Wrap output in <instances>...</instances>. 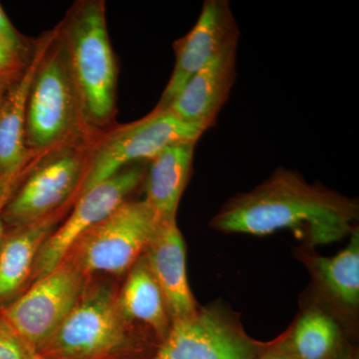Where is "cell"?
<instances>
[{
	"mask_svg": "<svg viewBox=\"0 0 359 359\" xmlns=\"http://www.w3.org/2000/svg\"><path fill=\"white\" fill-rule=\"evenodd\" d=\"M358 215L355 201L282 168L254 190L229 201L211 226L254 236L289 230L309 245H328L351 235Z\"/></svg>",
	"mask_w": 359,
	"mask_h": 359,
	"instance_id": "obj_1",
	"label": "cell"
},
{
	"mask_svg": "<svg viewBox=\"0 0 359 359\" xmlns=\"http://www.w3.org/2000/svg\"><path fill=\"white\" fill-rule=\"evenodd\" d=\"M77 104L66 51L57 45L47 52L30 88L26 112L28 149L43 151L60 143L74 124Z\"/></svg>",
	"mask_w": 359,
	"mask_h": 359,
	"instance_id": "obj_7",
	"label": "cell"
},
{
	"mask_svg": "<svg viewBox=\"0 0 359 359\" xmlns=\"http://www.w3.org/2000/svg\"><path fill=\"white\" fill-rule=\"evenodd\" d=\"M4 231H6V229H4V221L2 219L1 210H0V245H1L2 240L4 238Z\"/></svg>",
	"mask_w": 359,
	"mask_h": 359,
	"instance_id": "obj_26",
	"label": "cell"
},
{
	"mask_svg": "<svg viewBox=\"0 0 359 359\" xmlns=\"http://www.w3.org/2000/svg\"><path fill=\"white\" fill-rule=\"evenodd\" d=\"M237 22L226 0H207L197 22L175 43L176 63L158 109H164L198 71L231 45L238 44Z\"/></svg>",
	"mask_w": 359,
	"mask_h": 359,
	"instance_id": "obj_11",
	"label": "cell"
},
{
	"mask_svg": "<svg viewBox=\"0 0 359 359\" xmlns=\"http://www.w3.org/2000/svg\"><path fill=\"white\" fill-rule=\"evenodd\" d=\"M0 210H1V209H0Z\"/></svg>",
	"mask_w": 359,
	"mask_h": 359,
	"instance_id": "obj_28",
	"label": "cell"
},
{
	"mask_svg": "<svg viewBox=\"0 0 359 359\" xmlns=\"http://www.w3.org/2000/svg\"><path fill=\"white\" fill-rule=\"evenodd\" d=\"M14 179H15V177L0 174V209H1L2 205L6 203L7 197H8L9 191H11Z\"/></svg>",
	"mask_w": 359,
	"mask_h": 359,
	"instance_id": "obj_24",
	"label": "cell"
},
{
	"mask_svg": "<svg viewBox=\"0 0 359 359\" xmlns=\"http://www.w3.org/2000/svg\"><path fill=\"white\" fill-rule=\"evenodd\" d=\"M256 359H297L290 348L287 334L271 341Z\"/></svg>",
	"mask_w": 359,
	"mask_h": 359,
	"instance_id": "obj_22",
	"label": "cell"
},
{
	"mask_svg": "<svg viewBox=\"0 0 359 359\" xmlns=\"http://www.w3.org/2000/svg\"><path fill=\"white\" fill-rule=\"evenodd\" d=\"M204 132L180 119L170 108H155L151 114L120 129L96 149L85 173L81 194L130 165L152 160L171 144L197 142Z\"/></svg>",
	"mask_w": 359,
	"mask_h": 359,
	"instance_id": "obj_5",
	"label": "cell"
},
{
	"mask_svg": "<svg viewBox=\"0 0 359 359\" xmlns=\"http://www.w3.org/2000/svg\"><path fill=\"white\" fill-rule=\"evenodd\" d=\"M271 342L250 339L215 309L175 321L151 359H256Z\"/></svg>",
	"mask_w": 359,
	"mask_h": 359,
	"instance_id": "obj_9",
	"label": "cell"
},
{
	"mask_svg": "<svg viewBox=\"0 0 359 359\" xmlns=\"http://www.w3.org/2000/svg\"><path fill=\"white\" fill-rule=\"evenodd\" d=\"M127 323L118 297L109 289H84L37 353L46 359H151L154 354Z\"/></svg>",
	"mask_w": 359,
	"mask_h": 359,
	"instance_id": "obj_2",
	"label": "cell"
},
{
	"mask_svg": "<svg viewBox=\"0 0 359 359\" xmlns=\"http://www.w3.org/2000/svg\"><path fill=\"white\" fill-rule=\"evenodd\" d=\"M21 58L20 52L14 50L0 40V77L15 76L20 72Z\"/></svg>",
	"mask_w": 359,
	"mask_h": 359,
	"instance_id": "obj_21",
	"label": "cell"
},
{
	"mask_svg": "<svg viewBox=\"0 0 359 359\" xmlns=\"http://www.w3.org/2000/svg\"><path fill=\"white\" fill-rule=\"evenodd\" d=\"M118 302L127 320L146 323L161 342L167 337L171 327L166 302L143 256L132 266Z\"/></svg>",
	"mask_w": 359,
	"mask_h": 359,
	"instance_id": "obj_17",
	"label": "cell"
},
{
	"mask_svg": "<svg viewBox=\"0 0 359 359\" xmlns=\"http://www.w3.org/2000/svg\"><path fill=\"white\" fill-rule=\"evenodd\" d=\"M85 276L63 261L49 275L33 283L25 294L0 311L2 318L22 340L30 353H37L79 299Z\"/></svg>",
	"mask_w": 359,
	"mask_h": 359,
	"instance_id": "obj_6",
	"label": "cell"
},
{
	"mask_svg": "<svg viewBox=\"0 0 359 359\" xmlns=\"http://www.w3.org/2000/svg\"><path fill=\"white\" fill-rule=\"evenodd\" d=\"M55 39L56 35H50L40 42L29 65L0 99V174L15 177L29 158L26 144L28 96L40 63Z\"/></svg>",
	"mask_w": 359,
	"mask_h": 359,
	"instance_id": "obj_14",
	"label": "cell"
},
{
	"mask_svg": "<svg viewBox=\"0 0 359 359\" xmlns=\"http://www.w3.org/2000/svg\"><path fill=\"white\" fill-rule=\"evenodd\" d=\"M145 179V170L133 164L81 194L67 219L45 241L33 264L32 283L52 273L85 233L128 201L130 194Z\"/></svg>",
	"mask_w": 359,
	"mask_h": 359,
	"instance_id": "obj_8",
	"label": "cell"
},
{
	"mask_svg": "<svg viewBox=\"0 0 359 359\" xmlns=\"http://www.w3.org/2000/svg\"><path fill=\"white\" fill-rule=\"evenodd\" d=\"M143 257L159 285L172 321L190 318L197 311L186 269V247L176 219L162 222Z\"/></svg>",
	"mask_w": 359,
	"mask_h": 359,
	"instance_id": "obj_13",
	"label": "cell"
},
{
	"mask_svg": "<svg viewBox=\"0 0 359 359\" xmlns=\"http://www.w3.org/2000/svg\"><path fill=\"white\" fill-rule=\"evenodd\" d=\"M87 167L82 149L55 151L35 168L7 205L2 219L20 228L49 216L72 195Z\"/></svg>",
	"mask_w": 359,
	"mask_h": 359,
	"instance_id": "obj_10",
	"label": "cell"
},
{
	"mask_svg": "<svg viewBox=\"0 0 359 359\" xmlns=\"http://www.w3.org/2000/svg\"><path fill=\"white\" fill-rule=\"evenodd\" d=\"M0 40L21 54L23 48L22 40L7 18L1 6H0Z\"/></svg>",
	"mask_w": 359,
	"mask_h": 359,
	"instance_id": "obj_23",
	"label": "cell"
},
{
	"mask_svg": "<svg viewBox=\"0 0 359 359\" xmlns=\"http://www.w3.org/2000/svg\"><path fill=\"white\" fill-rule=\"evenodd\" d=\"M54 212L4 236L0 245V304L20 292L30 278L33 264L42 245L55 231Z\"/></svg>",
	"mask_w": 359,
	"mask_h": 359,
	"instance_id": "obj_16",
	"label": "cell"
},
{
	"mask_svg": "<svg viewBox=\"0 0 359 359\" xmlns=\"http://www.w3.org/2000/svg\"><path fill=\"white\" fill-rule=\"evenodd\" d=\"M197 142H177L151 160L146 178V203L161 222L176 219L182 194L188 183Z\"/></svg>",
	"mask_w": 359,
	"mask_h": 359,
	"instance_id": "obj_15",
	"label": "cell"
},
{
	"mask_svg": "<svg viewBox=\"0 0 359 359\" xmlns=\"http://www.w3.org/2000/svg\"><path fill=\"white\" fill-rule=\"evenodd\" d=\"M346 249L332 257L313 259L314 271L328 297L346 309H356L359 304V235L351 233Z\"/></svg>",
	"mask_w": 359,
	"mask_h": 359,
	"instance_id": "obj_18",
	"label": "cell"
},
{
	"mask_svg": "<svg viewBox=\"0 0 359 359\" xmlns=\"http://www.w3.org/2000/svg\"><path fill=\"white\" fill-rule=\"evenodd\" d=\"M237 46L231 45L198 71L167 108L204 131L212 127L235 82Z\"/></svg>",
	"mask_w": 359,
	"mask_h": 359,
	"instance_id": "obj_12",
	"label": "cell"
},
{
	"mask_svg": "<svg viewBox=\"0 0 359 359\" xmlns=\"http://www.w3.org/2000/svg\"><path fill=\"white\" fill-rule=\"evenodd\" d=\"M66 56L84 117L92 124H105L114 113L117 68L103 4L88 2L75 13Z\"/></svg>",
	"mask_w": 359,
	"mask_h": 359,
	"instance_id": "obj_3",
	"label": "cell"
},
{
	"mask_svg": "<svg viewBox=\"0 0 359 359\" xmlns=\"http://www.w3.org/2000/svg\"><path fill=\"white\" fill-rule=\"evenodd\" d=\"M161 223L145 200L126 201L85 233L65 261L85 276L94 273L121 275L140 259Z\"/></svg>",
	"mask_w": 359,
	"mask_h": 359,
	"instance_id": "obj_4",
	"label": "cell"
},
{
	"mask_svg": "<svg viewBox=\"0 0 359 359\" xmlns=\"http://www.w3.org/2000/svg\"><path fill=\"white\" fill-rule=\"evenodd\" d=\"M297 359H339L342 335L332 316L318 309L302 314L287 334Z\"/></svg>",
	"mask_w": 359,
	"mask_h": 359,
	"instance_id": "obj_19",
	"label": "cell"
},
{
	"mask_svg": "<svg viewBox=\"0 0 359 359\" xmlns=\"http://www.w3.org/2000/svg\"><path fill=\"white\" fill-rule=\"evenodd\" d=\"M13 81V77H0V99L2 98L4 94L6 93L7 88H8L9 85L11 84V82Z\"/></svg>",
	"mask_w": 359,
	"mask_h": 359,
	"instance_id": "obj_25",
	"label": "cell"
},
{
	"mask_svg": "<svg viewBox=\"0 0 359 359\" xmlns=\"http://www.w3.org/2000/svg\"><path fill=\"white\" fill-rule=\"evenodd\" d=\"M29 353L22 340L0 318V359H26Z\"/></svg>",
	"mask_w": 359,
	"mask_h": 359,
	"instance_id": "obj_20",
	"label": "cell"
},
{
	"mask_svg": "<svg viewBox=\"0 0 359 359\" xmlns=\"http://www.w3.org/2000/svg\"><path fill=\"white\" fill-rule=\"evenodd\" d=\"M26 359H46L43 358V356L40 355L39 353H32L28 354L27 358Z\"/></svg>",
	"mask_w": 359,
	"mask_h": 359,
	"instance_id": "obj_27",
	"label": "cell"
}]
</instances>
